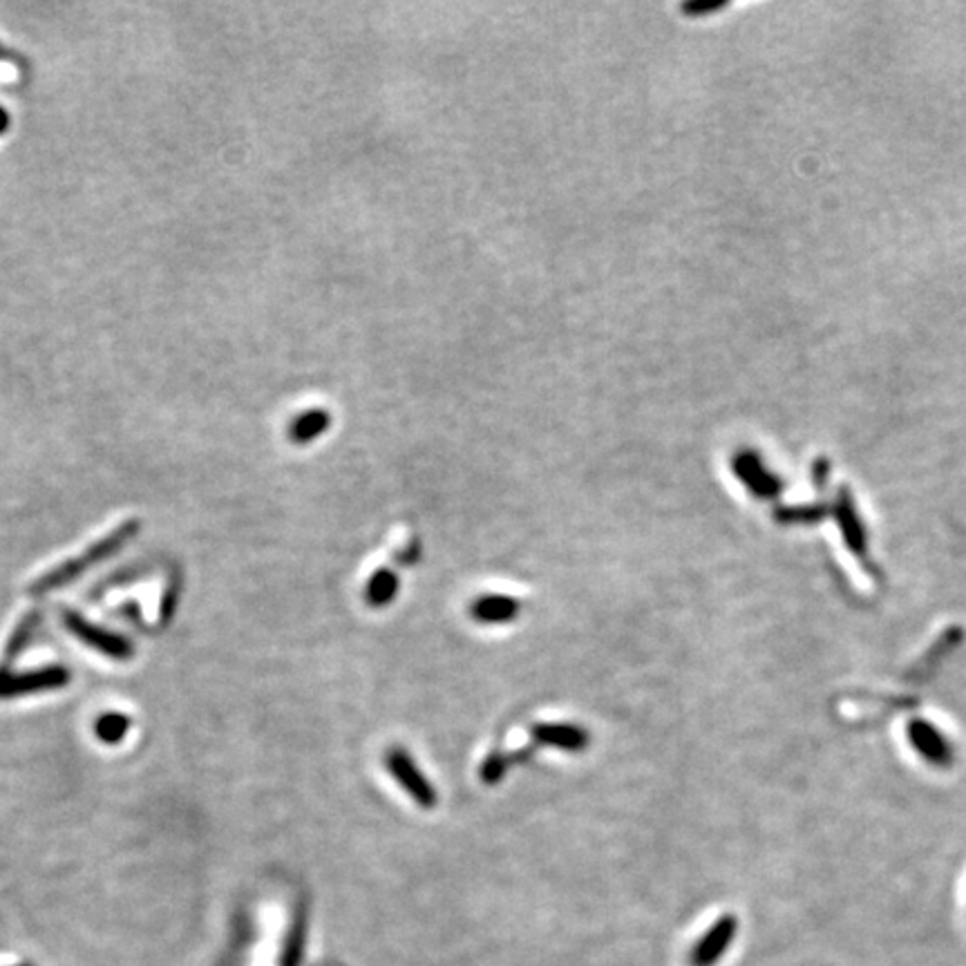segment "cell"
I'll list each match as a JSON object with an SVG mask.
<instances>
[{
    "label": "cell",
    "mask_w": 966,
    "mask_h": 966,
    "mask_svg": "<svg viewBox=\"0 0 966 966\" xmlns=\"http://www.w3.org/2000/svg\"><path fill=\"white\" fill-rule=\"evenodd\" d=\"M63 625L72 636H76L84 644L92 647L95 651L108 655V658L128 661L135 651L130 640L122 638L120 633H112L108 629H101V627L88 623L86 617L76 611H70V609L63 611Z\"/></svg>",
    "instance_id": "3"
},
{
    "label": "cell",
    "mask_w": 966,
    "mask_h": 966,
    "mask_svg": "<svg viewBox=\"0 0 966 966\" xmlns=\"http://www.w3.org/2000/svg\"><path fill=\"white\" fill-rule=\"evenodd\" d=\"M329 425H331V414L327 410L316 407V410H309V412H302L300 416H296L291 428H289V435H291L293 443L302 446V443H309V441L323 437L329 430Z\"/></svg>",
    "instance_id": "11"
},
{
    "label": "cell",
    "mask_w": 966,
    "mask_h": 966,
    "mask_svg": "<svg viewBox=\"0 0 966 966\" xmlns=\"http://www.w3.org/2000/svg\"><path fill=\"white\" fill-rule=\"evenodd\" d=\"M399 593V577L390 568H380L372 575L367 585V602L372 606L390 604Z\"/></svg>",
    "instance_id": "12"
},
{
    "label": "cell",
    "mask_w": 966,
    "mask_h": 966,
    "mask_svg": "<svg viewBox=\"0 0 966 966\" xmlns=\"http://www.w3.org/2000/svg\"><path fill=\"white\" fill-rule=\"evenodd\" d=\"M729 0H689V3H685L680 10L687 16H707L725 10Z\"/></svg>",
    "instance_id": "16"
},
{
    "label": "cell",
    "mask_w": 966,
    "mask_h": 966,
    "mask_svg": "<svg viewBox=\"0 0 966 966\" xmlns=\"http://www.w3.org/2000/svg\"><path fill=\"white\" fill-rule=\"evenodd\" d=\"M67 682H70V672L63 667H46L23 674H14L8 667H0V699L10 701L16 699V695L61 689Z\"/></svg>",
    "instance_id": "4"
},
{
    "label": "cell",
    "mask_w": 966,
    "mask_h": 966,
    "mask_svg": "<svg viewBox=\"0 0 966 966\" xmlns=\"http://www.w3.org/2000/svg\"><path fill=\"white\" fill-rule=\"evenodd\" d=\"M828 473H830V466H828V461L824 459H819L817 463H815V484H817V488H826V484H828Z\"/></svg>",
    "instance_id": "19"
},
{
    "label": "cell",
    "mask_w": 966,
    "mask_h": 966,
    "mask_svg": "<svg viewBox=\"0 0 966 966\" xmlns=\"http://www.w3.org/2000/svg\"><path fill=\"white\" fill-rule=\"evenodd\" d=\"M506 767H509V758H506V756L492 754V756H488V761L481 765V779H484L486 783H497L501 777L506 775Z\"/></svg>",
    "instance_id": "17"
},
{
    "label": "cell",
    "mask_w": 966,
    "mask_h": 966,
    "mask_svg": "<svg viewBox=\"0 0 966 966\" xmlns=\"http://www.w3.org/2000/svg\"><path fill=\"white\" fill-rule=\"evenodd\" d=\"M5 126H8V114H5L3 110H0V133L5 130Z\"/></svg>",
    "instance_id": "20"
},
{
    "label": "cell",
    "mask_w": 966,
    "mask_h": 966,
    "mask_svg": "<svg viewBox=\"0 0 966 966\" xmlns=\"http://www.w3.org/2000/svg\"><path fill=\"white\" fill-rule=\"evenodd\" d=\"M519 615V602L509 595H486L473 604V617L484 625H506Z\"/></svg>",
    "instance_id": "10"
},
{
    "label": "cell",
    "mask_w": 966,
    "mask_h": 966,
    "mask_svg": "<svg viewBox=\"0 0 966 966\" xmlns=\"http://www.w3.org/2000/svg\"><path fill=\"white\" fill-rule=\"evenodd\" d=\"M535 741L566 750V752H582L589 745L587 729L577 725H564V723H544L532 727Z\"/></svg>",
    "instance_id": "9"
},
{
    "label": "cell",
    "mask_w": 966,
    "mask_h": 966,
    "mask_svg": "<svg viewBox=\"0 0 966 966\" xmlns=\"http://www.w3.org/2000/svg\"><path fill=\"white\" fill-rule=\"evenodd\" d=\"M302 946H304V919H302V915H298L296 921L291 924V931H289L287 942H285L283 966H298Z\"/></svg>",
    "instance_id": "15"
},
{
    "label": "cell",
    "mask_w": 966,
    "mask_h": 966,
    "mask_svg": "<svg viewBox=\"0 0 966 966\" xmlns=\"http://www.w3.org/2000/svg\"><path fill=\"white\" fill-rule=\"evenodd\" d=\"M908 741L917 750V754L936 767H949L953 763V745L946 741L944 733L929 720L913 718L906 727Z\"/></svg>",
    "instance_id": "6"
},
{
    "label": "cell",
    "mask_w": 966,
    "mask_h": 966,
    "mask_svg": "<svg viewBox=\"0 0 966 966\" xmlns=\"http://www.w3.org/2000/svg\"><path fill=\"white\" fill-rule=\"evenodd\" d=\"M36 623H38V613H29V615H25L23 620L18 623V627H16V631L12 633V638H10V642H8V647H5V655H3V665L0 667H8L10 665V661H14L16 655L25 649V644L29 642V638H32V633H34V627H36Z\"/></svg>",
    "instance_id": "14"
},
{
    "label": "cell",
    "mask_w": 966,
    "mask_h": 966,
    "mask_svg": "<svg viewBox=\"0 0 966 966\" xmlns=\"http://www.w3.org/2000/svg\"><path fill=\"white\" fill-rule=\"evenodd\" d=\"M388 769L392 771V777L403 786V790L425 810H432L437 805V790L435 786L421 775L418 765L414 763V758L401 750L394 748L388 752Z\"/></svg>",
    "instance_id": "5"
},
{
    "label": "cell",
    "mask_w": 966,
    "mask_h": 966,
    "mask_svg": "<svg viewBox=\"0 0 966 966\" xmlns=\"http://www.w3.org/2000/svg\"><path fill=\"white\" fill-rule=\"evenodd\" d=\"M23 966H29V964H23Z\"/></svg>",
    "instance_id": "21"
},
{
    "label": "cell",
    "mask_w": 966,
    "mask_h": 966,
    "mask_svg": "<svg viewBox=\"0 0 966 966\" xmlns=\"http://www.w3.org/2000/svg\"><path fill=\"white\" fill-rule=\"evenodd\" d=\"M137 530H139V522H135V519L124 522L122 526L114 528L110 535L101 537L97 544L86 549L79 557L67 560V562L59 564L57 568L48 570L43 577H38L36 582L29 587V593L32 595H46L50 591H57V589L74 582V579H79L88 568L101 564L103 560L112 557L120 549H124L130 542V539L137 535Z\"/></svg>",
    "instance_id": "1"
},
{
    "label": "cell",
    "mask_w": 966,
    "mask_h": 966,
    "mask_svg": "<svg viewBox=\"0 0 966 966\" xmlns=\"http://www.w3.org/2000/svg\"><path fill=\"white\" fill-rule=\"evenodd\" d=\"M821 515H826V511L821 506H810V509H779L777 517L781 522H817Z\"/></svg>",
    "instance_id": "18"
},
{
    "label": "cell",
    "mask_w": 966,
    "mask_h": 966,
    "mask_svg": "<svg viewBox=\"0 0 966 966\" xmlns=\"http://www.w3.org/2000/svg\"><path fill=\"white\" fill-rule=\"evenodd\" d=\"M731 473L756 497V499H777L786 484L779 475L765 468V461L754 450H739L731 456Z\"/></svg>",
    "instance_id": "2"
},
{
    "label": "cell",
    "mask_w": 966,
    "mask_h": 966,
    "mask_svg": "<svg viewBox=\"0 0 966 966\" xmlns=\"http://www.w3.org/2000/svg\"><path fill=\"white\" fill-rule=\"evenodd\" d=\"M739 919L733 915H723L716 919L710 931L701 938V942L691 951V966H716L727 953L729 944L737 940Z\"/></svg>",
    "instance_id": "7"
},
{
    "label": "cell",
    "mask_w": 966,
    "mask_h": 966,
    "mask_svg": "<svg viewBox=\"0 0 966 966\" xmlns=\"http://www.w3.org/2000/svg\"><path fill=\"white\" fill-rule=\"evenodd\" d=\"M128 729H130V718L126 714H117V712L101 714V718L95 725L97 739L103 743H110V745L124 741Z\"/></svg>",
    "instance_id": "13"
},
{
    "label": "cell",
    "mask_w": 966,
    "mask_h": 966,
    "mask_svg": "<svg viewBox=\"0 0 966 966\" xmlns=\"http://www.w3.org/2000/svg\"><path fill=\"white\" fill-rule=\"evenodd\" d=\"M832 515H835V519H837V524H839V528L843 532L845 547L853 551L855 557L864 560L868 555V537H866V528L862 524V517L857 515L853 494H850L848 488H841L837 492Z\"/></svg>",
    "instance_id": "8"
}]
</instances>
